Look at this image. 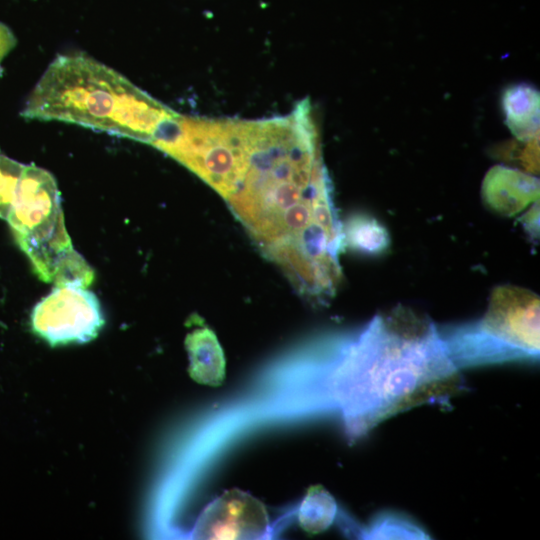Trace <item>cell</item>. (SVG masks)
<instances>
[{
    "label": "cell",
    "mask_w": 540,
    "mask_h": 540,
    "mask_svg": "<svg viewBox=\"0 0 540 540\" xmlns=\"http://www.w3.org/2000/svg\"><path fill=\"white\" fill-rule=\"evenodd\" d=\"M177 112L92 57L57 56L29 95L21 115L62 121L150 144Z\"/></svg>",
    "instance_id": "3957f363"
},
{
    "label": "cell",
    "mask_w": 540,
    "mask_h": 540,
    "mask_svg": "<svg viewBox=\"0 0 540 540\" xmlns=\"http://www.w3.org/2000/svg\"><path fill=\"white\" fill-rule=\"evenodd\" d=\"M16 38L12 31L0 23V62L15 47Z\"/></svg>",
    "instance_id": "2e32d148"
},
{
    "label": "cell",
    "mask_w": 540,
    "mask_h": 540,
    "mask_svg": "<svg viewBox=\"0 0 540 540\" xmlns=\"http://www.w3.org/2000/svg\"><path fill=\"white\" fill-rule=\"evenodd\" d=\"M342 244L359 254L377 256L389 248L390 236L376 218L355 213L342 223Z\"/></svg>",
    "instance_id": "8fae6325"
},
{
    "label": "cell",
    "mask_w": 540,
    "mask_h": 540,
    "mask_svg": "<svg viewBox=\"0 0 540 540\" xmlns=\"http://www.w3.org/2000/svg\"><path fill=\"white\" fill-rule=\"evenodd\" d=\"M23 164L0 151V218L7 219L17 186L24 169Z\"/></svg>",
    "instance_id": "4fadbf2b"
},
{
    "label": "cell",
    "mask_w": 540,
    "mask_h": 540,
    "mask_svg": "<svg viewBox=\"0 0 540 540\" xmlns=\"http://www.w3.org/2000/svg\"><path fill=\"white\" fill-rule=\"evenodd\" d=\"M539 305L530 290L495 287L480 320L439 330L449 357L458 369L538 359Z\"/></svg>",
    "instance_id": "277c9868"
},
{
    "label": "cell",
    "mask_w": 540,
    "mask_h": 540,
    "mask_svg": "<svg viewBox=\"0 0 540 540\" xmlns=\"http://www.w3.org/2000/svg\"><path fill=\"white\" fill-rule=\"evenodd\" d=\"M33 332L51 346L86 343L105 320L97 297L84 287L56 286L31 312Z\"/></svg>",
    "instance_id": "8992f818"
},
{
    "label": "cell",
    "mask_w": 540,
    "mask_h": 540,
    "mask_svg": "<svg viewBox=\"0 0 540 540\" xmlns=\"http://www.w3.org/2000/svg\"><path fill=\"white\" fill-rule=\"evenodd\" d=\"M481 196L489 209L511 217L538 200L539 180L520 170L497 165L484 177Z\"/></svg>",
    "instance_id": "ba28073f"
},
{
    "label": "cell",
    "mask_w": 540,
    "mask_h": 540,
    "mask_svg": "<svg viewBox=\"0 0 540 540\" xmlns=\"http://www.w3.org/2000/svg\"><path fill=\"white\" fill-rule=\"evenodd\" d=\"M188 372L199 384L219 386L225 378L226 361L216 334L207 326L189 332L185 338Z\"/></svg>",
    "instance_id": "9c48e42d"
},
{
    "label": "cell",
    "mask_w": 540,
    "mask_h": 540,
    "mask_svg": "<svg viewBox=\"0 0 540 540\" xmlns=\"http://www.w3.org/2000/svg\"><path fill=\"white\" fill-rule=\"evenodd\" d=\"M501 103L505 123L519 141L538 138L540 95L534 86L521 83L507 87Z\"/></svg>",
    "instance_id": "30bf717a"
},
{
    "label": "cell",
    "mask_w": 540,
    "mask_h": 540,
    "mask_svg": "<svg viewBox=\"0 0 540 540\" xmlns=\"http://www.w3.org/2000/svg\"><path fill=\"white\" fill-rule=\"evenodd\" d=\"M6 220L41 280L57 284L83 266L65 228L56 180L47 170L24 166Z\"/></svg>",
    "instance_id": "5b68a950"
},
{
    "label": "cell",
    "mask_w": 540,
    "mask_h": 540,
    "mask_svg": "<svg viewBox=\"0 0 540 540\" xmlns=\"http://www.w3.org/2000/svg\"><path fill=\"white\" fill-rule=\"evenodd\" d=\"M310 100L287 115L245 120L243 151L223 197L261 254L321 305L342 278V223Z\"/></svg>",
    "instance_id": "6da1fadb"
},
{
    "label": "cell",
    "mask_w": 540,
    "mask_h": 540,
    "mask_svg": "<svg viewBox=\"0 0 540 540\" xmlns=\"http://www.w3.org/2000/svg\"><path fill=\"white\" fill-rule=\"evenodd\" d=\"M337 504L333 496L321 485L309 487L298 510V522L310 534L325 531L333 523Z\"/></svg>",
    "instance_id": "7c38bea8"
},
{
    "label": "cell",
    "mask_w": 540,
    "mask_h": 540,
    "mask_svg": "<svg viewBox=\"0 0 540 540\" xmlns=\"http://www.w3.org/2000/svg\"><path fill=\"white\" fill-rule=\"evenodd\" d=\"M269 528L264 505L238 489L226 491L199 516L193 536L200 539H253Z\"/></svg>",
    "instance_id": "52a82bcc"
},
{
    "label": "cell",
    "mask_w": 540,
    "mask_h": 540,
    "mask_svg": "<svg viewBox=\"0 0 540 540\" xmlns=\"http://www.w3.org/2000/svg\"><path fill=\"white\" fill-rule=\"evenodd\" d=\"M521 221L528 231V233L533 237H538V226H539V204L534 203L531 209L521 218Z\"/></svg>",
    "instance_id": "9a60e30c"
},
{
    "label": "cell",
    "mask_w": 540,
    "mask_h": 540,
    "mask_svg": "<svg viewBox=\"0 0 540 540\" xmlns=\"http://www.w3.org/2000/svg\"><path fill=\"white\" fill-rule=\"evenodd\" d=\"M377 527V538H423L424 533L408 521L401 520L394 516H384Z\"/></svg>",
    "instance_id": "5bb4252c"
},
{
    "label": "cell",
    "mask_w": 540,
    "mask_h": 540,
    "mask_svg": "<svg viewBox=\"0 0 540 540\" xmlns=\"http://www.w3.org/2000/svg\"><path fill=\"white\" fill-rule=\"evenodd\" d=\"M336 352L331 382L352 438L414 406L443 404L461 388L439 330L402 305L376 315Z\"/></svg>",
    "instance_id": "7a4b0ae2"
}]
</instances>
